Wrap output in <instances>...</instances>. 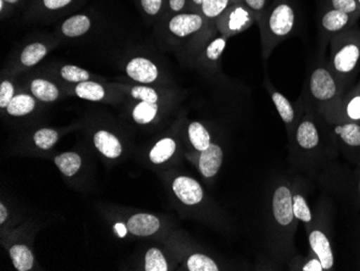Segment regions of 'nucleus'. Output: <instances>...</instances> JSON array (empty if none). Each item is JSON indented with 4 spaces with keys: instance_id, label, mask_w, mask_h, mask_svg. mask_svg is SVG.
Returning a JSON list of instances; mask_svg holds the SVG:
<instances>
[{
    "instance_id": "nucleus-1",
    "label": "nucleus",
    "mask_w": 360,
    "mask_h": 271,
    "mask_svg": "<svg viewBox=\"0 0 360 271\" xmlns=\"http://www.w3.org/2000/svg\"><path fill=\"white\" fill-rule=\"evenodd\" d=\"M300 21L298 0H273L257 21L260 30L262 56L268 61L273 50L293 34Z\"/></svg>"
},
{
    "instance_id": "nucleus-2",
    "label": "nucleus",
    "mask_w": 360,
    "mask_h": 271,
    "mask_svg": "<svg viewBox=\"0 0 360 271\" xmlns=\"http://www.w3.org/2000/svg\"><path fill=\"white\" fill-rule=\"evenodd\" d=\"M270 232L281 255H287L293 248V237L296 234L297 220L292 209V188L286 181L275 184L270 198L269 209Z\"/></svg>"
},
{
    "instance_id": "nucleus-3",
    "label": "nucleus",
    "mask_w": 360,
    "mask_h": 271,
    "mask_svg": "<svg viewBox=\"0 0 360 271\" xmlns=\"http://www.w3.org/2000/svg\"><path fill=\"white\" fill-rule=\"evenodd\" d=\"M160 22L163 24L162 27L167 30L169 38L177 42H192L194 50L198 49L206 38L217 30L215 23L208 21L200 12L172 14Z\"/></svg>"
},
{
    "instance_id": "nucleus-4",
    "label": "nucleus",
    "mask_w": 360,
    "mask_h": 271,
    "mask_svg": "<svg viewBox=\"0 0 360 271\" xmlns=\"http://www.w3.org/2000/svg\"><path fill=\"white\" fill-rule=\"evenodd\" d=\"M256 22L254 12L240 0H236L216 20L215 25L219 33L229 38L248 30Z\"/></svg>"
},
{
    "instance_id": "nucleus-5",
    "label": "nucleus",
    "mask_w": 360,
    "mask_h": 271,
    "mask_svg": "<svg viewBox=\"0 0 360 271\" xmlns=\"http://www.w3.org/2000/svg\"><path fill=\"white\" fill-rule=\"evenodd\" d=\"M86 0H30L26 6V18L30 20H52L63 14L78 10Z\"/></svg>"
},
{
    "instance_id": "nucleus-6",
    "label": "nucleus",
    "mask_w": 360,
    "mask_h": 271,
    "mask_svg": "<svg viewBox=\"0 0 360 271\" xmlns=\"http://www.w3.org/2000/svg\"><path fill=\"white\" fill-rule=\"evenodd\" d=\"M172 190L176 198L187 206H198L204 199V190L199 182L186 175H179L174 179Z\"/></svg>"
},
{
    "instance_id": "nucleus-7",
    "label": "nucleus",
    "mask_w": 360,
    "mask_h": 271,
    "mask_svg": "<svg viewBox=\"0 0 360 271\" xmlns=\"http://www.w3.org/2000/svg\"><path fill=\"white\" fill-rule=\"evenodd\" d=\"M290 139L291 144L293 149H296L297 153L311 151L319 146V130L313 120H311L309 117H305L302 120H299Z\"/></svg>"
},
{
    "instance_id": "nucleus-8",
    "label": "nucleus",
    "mask_w": 360,
    "mask_h": 271,
    "mask_svg": "<svg viewBox=\"0 0 360 271\" xmlns=\"http://www.w3.org/2000/svg\"><path fill=\"white\" fill-rule=\"evenodd\" d=\"M309 90L317 101H329L337 94V84L329 70L317 68L309 77Z\"/></svg>"
},
{
    "instance_id": "nucleus-9",
    "label": "nucleus",
    "mask_w": 360,
    "mask_h": 271,
    "mask_svg": "<svg viewBox=\"0 0 360 271\" xmlns=\"http://www.w3.org/2000/svg\"><path fill=\"white\" fill-rule=\"evenodd\" d=\"M125 72L129 78L141 84H155L160 78V70L155 63L141 56L129 60Z\"/></svg>"
},
{
    "instance_id": "nucleus-10",
    "label": "nucleus",
    "mask_w": 360,
    "mask_h": 271,
    "mask_svg": "<svg viewBox=\"0 0 360 271\" xmlns=\"http://www.w3.org/2000/svg\"><path fill=\"white\" fill-rule=\"evenodd\" d=\"M266 88L268 92L270 93L271 99H272L273 103H274L275 107H276L277 113L280 115L283 122L286 125L289 139H290L291 135L295 132V129H296L299 120H300V119L297 120V113L296 111H295V107H293L290 101H289L284 94L278 92V91L273 87L268 77L266 78Z\"/></svg>"
},
{
    "instance_id": "nucleus-11",
    "label": "nucleus",
    "mask_w": 360,
    "mask_h": 271,
    "mask_svg": "<svg viewBox=\"0 0 360 271\" xmlns=\"http://www.w3.org/2000/svg\"><path fill=\"white\" fill-rule=\"evenodd\" d=\"M226 39L228 38L221 34L216 36L214 33L206 38L205 42L195 49V53H199L200 63L202 65L214 68L219 63L226 48Z\"/></svg>"
},
{
    "instance_id": "nucleus-12",
    "label": "nucleus",
    "mask_w": 360,
    "mask_h": 271,
    "mask_svg": "<svg viewBox=\"0 0 360 271\" xmlns=\"http://www.w3.org/2000/svg\"><path fill=\"white\" fill-rule=\"evenodd\" d=\"M309 246L323 265V270L333 268L335 258L328 238L321 230H311L309 234Z\"/></svg>"
},
{
    "instance_id": "nucleus-13",
    "label": "nucleus",
    "mask_w": 360,
    "mask_h": 271,
    "mask_svg": "<svg viewBox=\"0 0 360 271\" xmlns=\"http://www.w3.org/2000/svg\"><path fill=\"white\" fill-rule=\"evenodd\" d=\"M224 161V151L217 144H210L205 151H200L199 165L200 172L206 179L215 177L219 172Z\"/></svg>"
},
{
    "instance_id": "nucleus-14",
    "label": "nucleus",
    "mask_w": 360,
    "mask_h": 271,
    "mask_svg": "<svg viewBox=\"0 0 360 271\" xmlns=\"http://www.w3.org/2000/svg\"><path fill=\"white\" fill-rule=\"evenodd\" d=\"M93 27V18L88 13L72 14L66 18L60 26V33L68 38L84 36Z\"/></svg>"
},
{
    "instance_id": "nucleus-15",
    "label": "nucleus",
    "mask_w": 360,
    "mask_h": 271,
    "mask_svg": "<svg viewBox=\"0 0 360 271\" xmlns=\"http://www.w3.org/2000/svg\"><path fill=\"white\" fill-rule=\"evenodd\" d=\"M360 58V48L358 44H345L338 50L333 58V66L337 72L347 74L355 70Z\"/></svg>"
},
{
    "instance_id": "nucleus-16",
    "label": "nucleus",
    "mask_w": 360,
    "mask_h": 271,
    "mask_svg": "<svg viewBox=\"0 0 360 271\" xmlns=\"http://www.w3.org/2000/svg\"><path fill=\"white\" fill-rule=\"evenodd\" d=\"M161 222L159 218L151 214H136L127 222V230L135 236H151L159 232Z\"/></svg>"
},
{
    "instance_id": "nucleus-17",
    "label": "nucleus",
    "mask_w": 360,
    "mask_h": 271,
    "mask_svg": "<svg viewBox=\"0 0 360 271\" xmlns=\"http://www.w3.org/2000/svg\"><path fill=\"white\" fill-rule=\"evenodd\" d=\"M94 144L100 153L108 158H118L122 153L120 141L108 131H98L94 135Z\"/></svg>"
},
{
    "instance_id": "nucleus-18",
    "label": "nucleus",
    "mask_w": 360,
    "mask_h": 271,
    "mask_svg": "<svg viewBox=\"0 0 360 271\" xmlns=\"http://www.w3.org/2000/svg\"><path fill=\"white\" fill-rule=\"evenodd\" d=\"M30 92L37 100L44 103L56 102L60 98V90L58 87L46 79H34L30 82Z\"/></svg>"
},
{
    "instance_id": "nucleus-19",
    "label": "nucleus",
    "mask_w": 360,
    "mask_h": 271,
    "mask_svg": "<svg viewBox=\"0 0 360 271\" xmlns=\"http://www.w3.org/2000/svg\"><path fill=\"white\" fill-rule=\"evenodd\" d=\"M145 19L161 21L167 11V0H133Z\"/></svg>"
},
{
    "instance_id": "nucleus-20",
    "label": "nucleus",
    "mask_w": 360,
    "mask_h": 271,
    "mask_svg": "<svg viewBox=\"0 0 360 271\" xmlns=\"http://www.w3.org/2000/svg\"><path fill=\"white\" fill-rule=\"evenodd\" d=\"M36 98L27 93L14 95L11 102L7 106V113L10 116L22 117L30 114L36 108Z\"/></svg>"
},
{
    "instance_id": "nucleus-21",
    "label": "nucleus",
    "mask_w": 360,
    "mask_h": 271,
    "mask_svg": "<svg viewBox=\"0 0 360 271\" xmlns=\"http://www.w3.org/2000/svg\"><path fill=\"white\" fill-rule=\"evenodd\" d=\"M75 94L78 98L91 101V102H101L107 96L106 88L103 84L92 80L76 84Z\"/></svg>"
},
{
    "instance_id": "nucleus-22",
    "label": "nucleus",
    "mask_w": 360,
    "mask_h": 271,
    "mask_svg": "<svg viewBox=\"0 0 360 271\" xmlns=\"http://www.w3.org/2000/svg\"><path fill=\"white\" fill-rule=\"evenodd\" d=\"M177 151V143L175 139L172 137H165V139H160L157 144L151 149L149 153L151 163L155 165H162V163H167L175 155Z\"/></svg>"
},
{
    "instance_id": "nucleus-23",
    "label": "nucleus",
    "mask_w": 360,
    "mask_h": 271,
    "mask_svg": "<svg viewBox=\"0 0 360 271\" xmlns=\"http://www.w3.org/2000/svg\"><path fill=\"white\" fill-rule=\"evenodd\" d=\"M48 52L49 46L44 42H32L27 44L20 54V63L24 68H32L41 62Z\"/></svg>"
},
{
    "instance_id": "nucleus-24",
    "label": "nucleus",
    "mask_w": 360,
    "mask_h": 271,
    "mask_svg": "<svg viewBox=\"0 0 360 271\" xmlns=\"http://www.w3.org/2000/svg\"><path fill=\"white\" fill-rule=\"evenodd\" d=\"M188 137L192 146L198 151H205L212 144L210 132L199 121H193L188 125Z\"/></svg>"
},
{
    "instance_id": "nucleus-25",
    "label": "nucleus",
    "mask_w": 360,
    "mask_h": 271,
    "mask_svg": "<svg viewBox=\"0 0 360 271\" xmlns=\"http://www.w3.org/2000/svg\"><path fill=\"white\" fill-rule=\"evenodd\" d=\"M10 258L14 268L19 271H28L34 265V255L24 244H15L10 248Z\"/></svg>"
},
{
    "instance_id": "nucleus-26",
    "label": "nucleus",
    "mask_w": 360,
    "mask_h": 271,
    "mask_svg": "<svg viewBox=\"0 0 360 271\" xmlns=\"http://www.w3.org/2000/svg\"><path fill=\"white\" fill-rule=\"evenodd\" d=\"M160 103L141 102L137 103L132 111V117L135 122L139 125H148L153 122L160 113Z\"/></svg>"
},
{
    "instance_id": "nucleus-27",
    "label": "nucleus",
    "mask_w": 360,
    "mask_h": 271,
    "mask_svg": "<svg viewBox=\"0 0 360 271\" xmlns=\"http://www.w3.org/2000/svg\"><path fill=\"white\" fill-rule=\"evenodd\" d=\"M236 0H204L200 13L208 21L214 22Z\"/></svg>"
},
{
    "instance_id": "nucleus-28",
    "label": "nucleus",
    "mask_w": 360,
    "mask_h": 271,
    "mask_svg": "<svg viewBox=\"0 0 360 271\" xmlns=\"http://www.w3.org/2000/svg\"><path fill=\"white\" fill-rule=\"evenodd\" d=\"M349 19H351L349 14L333 9L326 12L325 15L321 19V25L327 32L335 33V32H339L342 28L345 27L349 24Z\"/></svg>"
},
{
    "instance_id": "nucleus-29",
    "label": "nucleus",
    "mask_w": 360,
    "mask_h": 271,
    "mask_svg": "<svg viewBox=\"0 0 360 271\" xmlns=\"http://www.w3.org/2000/svg\"><path fill=\"white\" fill-rule=\"evenodd\" d=\"M56 165L66 177H72L80 170L81 157L76 153H64L56 156Z\"/></svg>"
},
{
    "instance_id": "nucleus-30",
    "label": "nucleus",
    "mask_w": 360,
    "mask_h": 271,
    "mask_svg": "<svg viewBox=\"0 0 360 271\" xmlns=\"http://www.w3.org/2000/svg\"><path fill=\"white\" fill-rule=\"evenodd\" d=\"M292 209L297 220L304 222L305 225H309L312 222V212L300 190L292 189Z\"/></svg>"
},
{
    "instance_id": "nucleus-31",
    "label": "nucleus",
    "mask_w": 360,
    "mask_h": 271,
    "mask_svg": "<svg viewBox=\"0 0 360 271\" xmlns=\"http://www.w3.org/2000/svg\"><path fill=\"white\" fill-rule=\"evenodd\" d=\"M187 268L189 271H218L219 267L215 260L208 258L207 255L194 253L187 260Z\"/></svg>"
},
{
    "instance_id": "nucleus-32",
    "label": "nucleus",
    "mask_w": 360,
    "mask_h": 271,
    "mask_svg": "<svg viewBox=\"0 0 360 271\" xmlns=\"http://www.w3.org/2000/svg\"><path fill=\"white\" fill-rule=\"evenodd\" d=\"M335 132L340 135L342 141L349 146H360V125L347 123L335 127Z\"/></svg>"
},
{
    "instance_id": "nucleus-33",
    "label": "nucleus",
    "mask_w": 360,
    "mask_h": 271,
    "mask_svg": "<svg viewBox=\"0 0 360 271\" xmlns=\"http://www.w3.org/2000/svg\"><path fill=\"white\" fill-rule=\"evenodd\" d=\"M146 271H167L169 264L167 258L159 248H153L147 252L145 258Z\"/></svg>"
},
{
    "instance_id": "nucleus-34",
    "label": "nucleus",
    "mask_w": 360,
    "mask_h": 271,
    "mask_svg": "<svg viewBox=\"0 0 360 271\" xmlns=\"http://www.w3.org/2000/svg\"><path fill=\"white\" fill-rule=\"evenodd\" d=\"M129 94L134 100L141 101V102H161L160 93L153 87L148 86V84H139V86L132 87L129 90Z\"/></svg>"
},
{
    "instance_id": "nucleus-35",
    "label": "nucleus",
    "mask_w": 360,
    "mask_h": 271,
    "mask_svg": "<svg viewBox=\"0 0 360 271\" xmlns=\"http://www.w3.org/2000/svg\"><path fill=\"white\" fill-rule=\"evenodd\" d=\"M60 75L65 82H72V84L86 82V80H90L91 78L90 73L88 70L75 65L63 66V68H60Z\"/></svg>"
},
{
    "instance_id": "nucleus-36",
    "label": "nucleus",
    "mask_w": 360,
    "mask_h": 271,
    "mask_svg": "<svg viewBox=\"0 0 360 271\" xmlns=\"http://www.w3.org/2000/svg\"><path fill=\"white\" fill-rule=\"evenodd\" d=\"M58 139V133L53 129H40L34 134V141L39 149H52L56 144Z\"/></svg>"
},
{
    "instance_id": "nucleus-37",
    "label": "nucleus",
    "mask_w": 360,
    "mask_h": 271,
    "mask_svg": "<svg viewBox=\"0 0 360 271\" xmlns=\"http://www.w3.org/2000/svg\"><path fill=\"white\" fill-rule=\"evenodd\" d=\"M304 262H301L300 258H297L293 260V265L291 266L292 270L301 271H323V265L319 260L316 255L315 256H309L307 258H302Z\"/></svg>"
},
{
    "instance_id": "nucleus-38",
    "label": "nucleus",
    "mask_w": 360,
    "mask_h": 271,
    "mask_svg": "<svg viewBox=\"0 0 360 271\" xmlns=\"http://www.w3.org/2000/svg\"><path fill=\"white\" fill-rule=\"evenodd\" d=\"M13 84L9 80H3L0 84V107L7 108L9 103L15 95Z\"/></svg>"
},
{
    "instance_id": "nucleus-39",
    "label": "nucleus",
    "mask_w": 360,
    "mask_h": 271,
    "mask_svg": "<svg viewBox=\"0 0 360 271\" xmlns=\"http://www.w3.org/2000/svg\"><path fill=\"white\" fill-rule=\"evenodd\" d=\"M246 7L250 8L254 12L256 22L260 19L261 15L268 9L273 0H240Z\"/></svg>"
},
{
    "instance_id": "nucleus-40",
    "label": "nucleus",
    "mask_w": 360,
    "mask_h": 271,
    "mask_svg": "<svg viewBox=\"0 0 360 271\" xmlns=\"http://www.w3.org/2000/svg\"><path fill=\"white\" fill-rule=\"evenodd\" d=\"M30 0H0V12H1V18H5L9 14V12L14 10L22 9L25 8L30 4Z\"/></svg>"
},
{
    "instance_id": "nucleus-41",
    "label": "nucleus",
    "mask_w": 360,
    "mask_h": 271,
    "mask_svg": "<svg viewBox=\"0 0 360 271\" xmlns=\"http://www.w3.org/2000/svg\"><path fill=\"white\" fill-rule=\"evenodd\" d=\"M189 11V0H167V11L165 17L172 14L181 13V12Z\"/></svg>"
},
{
    "instance_id": "nucleus-42",
    "label": "nucleus",
    "mask_w": 360,
    "mask_h": 271,
    "mask_svg": "<svg viewBox=\"0 0 360 271\" xmlns=\"http://www.w3.org/2000/svg\"><path fill=\"white\" fill-rule=\"evenodd\" d=\"M331 4H333V9L345 12L347 14H352L357 10L356 0H331Z\"/></svg>"
},
{
    "instance_id": "nucleus-43",
    "label": "nucleus",
    "mask_w": 360,
    "mask_h": 271,
    "mask_svg": "<svg viewBox=\"0 0 360 271\" xmlns=\"http://www.w3.org/2000/svg\"><path fill=\"white\" fill-rule=\"evenodd\" d=\"M347 115L353 120H360V96H356L349 103Z\"/></svg>"
},
{
    "instance_id": "nucleus-44",
    "label": "nucleus",
    "mask_w": 360,
    "mask_h": 271,
    "mask_svg": "<svg viewBox=\"0 0 360 271\" xmlns=\"http://www.w3.org/2000/svg\"><path fill=\"white\" fill-rule=\"evenodd\" d=\"M204 0H189V11L200 12Z\"/></svg>"
},
{
    "instance_id": "nucleus-45",
    "label": "nucleus",
    "mask_w": 360,
    "mask_h": 271,
    "mask_svg": "<svg viewBox=\"0 0 360 271\" xmlns=\"http://www.w3.org/2000/svg\"><path fill=\"white\" fill-rule=\"evenodd\" d=\"M8 218V210L3 203L0 204V224H4Z\"/></svg>"
},
{
    "instance_id": "nucleus-46",
    "label": "nucleus",
    "mask_w": 360,
    "mask_h": 271,
    "mask_svg": "<svg viewBox=\"0 0 360 271\" xmlns=\"http://www.w3.org/2000/svg\"><path fill=\"white\" fill-rule=\"evenodd\" d=\"M115 229H116L117 234H118L119 237H121V238H123L127 232V228L125 227L123 224H117V225L115 226Z\"/></svg>"
},
{
    "instance_id": "nucleus-47",
    "label": "nucleus",
    "mask_w": 360,
    "mask_h": 271,
    "mask_svg": "<svg viewBox=\"0 0 360 271\" xmlns=\"http://www.w3.org/2000/svg\"><path fill=\"white\" fill-rule=\"evenodd\" d=\"M359 189H360V183H359Z\"/></svg>"
},
{
    "instance_id": "nucleus-48",
    "label": "nucleus",
    "mask_w": 360,
    "mask_h": 271,
    "mask_svg": "<svg viewBox=\"0 0 360 271\" xmlns=\"http://www.w3.org/2000/svg\"><path fill=\"white\" fill-rule=\"evenodd\" d=\"M358 1H359V3H360V0H358Z\"/></svg>"
}]
</instances>
